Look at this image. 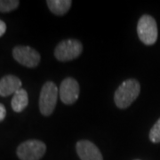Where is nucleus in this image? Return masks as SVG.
I'll use <instances>...</instances> for the list:
<instances>
[{"label":"nucleus","instance_id":"nucleus-12","mask_svg":"<svg viewBox=\"0 0 160 160\" xmlns=\"http://www.w3.org/2000/svg\"><path fill=\"white\" fill-rule=\"evenodd\" d=\"M20 5L18 0H0V12H10Z\"/></svg>","mask_w":160,"mask_h":160},{"label":"nucleus","instance_id":"nucleus-13","mask_svg":"<svg viewBox=\"0 0 160 160\" xmlns=\"http://www.w3.org/2000/svg\"><path fill=\"white\" fill-rule=\"evenodd\" d=\"M149 137L151 142L160 143V118L150 129Z\"/></svg>","mask_w":160,"mask_h":160},{"label":"nucleus","instance_id":"nucleus-15","mask_svg":"<svg viewBox=\"0 0 160 160\" xmlns=\"http://www.w3.org/2000/svg\"><path fill=\"white\" fill-rule=\"evenodd\" d=\"M6 23L4 22L3 21H1V20H0V38L6 33Z\"/></svg>","mask_w":160,"mask_h":160},{"label":"nucleus","instance_id":"nucleus-9","mask_svg":"<svg viewBox=\"0 0 160 160\" xmlns=\"http://www.w3.org/2000/svg\"><path fill=\"white\" fill-rule=\"evenodd\" d=\"M22 81L14 75H6L0 79V96L6 97L14 94L22 88Z\"/></svg>","mask_w":160,"mask_h":160},{"label":"nucleus","instance_id":"nucleus-6","mask_svg":"<svg viewBox=\"0 0 160 160\" xmlns=\"http://www.w3.org/2000/svg\"><path fill=\"white\" fill-rule=\"evenodd\" d=\"M12 57L14 60L27 68H36L40 62L39 52L30 46H18L12 49Z\"/></svg>","mask_w":160,"mask_h":160},{"label":"nucleus","instance_id":"nucleus-14","mask_svg":"<svg viewBox=\"0 0 160 160\" xmlns=\"http://www.w3.org/2000/svg\"><path fill=\"white\" fill-rule=\"evenodd\" d=\"M6 116V107H5L2 103H0V122L5 119Z\"/></svg>","mask_w":160,"mask_h":160},{"label":"nucleus","instance_id":"nucleus-8","mask_svg":"<svg viewBox=\"0 0 160 160\" xmlns=\"http://www.w3.org/2000/svg\"><path fill=\"white\" fill-rule=\"evenodd\" d=\"M76 149L81 160H103L100 149L90 141H78L76 144Z\"/></svg>","mask_w":160,"mask_h":160},{"label":"nucleus","instance_id":"nucleus-4","mask_svg":"<svg viewBox=\"0 0 160 160\" xmlns=\"http://www.w3.org/2000/svg\"><path fill=\"white\" fill-rule=\"evenodd\" d=\"M46 145L39 140H29L18 146L16 154L20 160H40L46 154Z\"/></svg>","mask_w":160,"mask_h":160},{"label":"nucleus","instance_id":"nucleus-7","mask_svg":"<svg viewBox=\"0 0 160 160\" xmlns=\"http://www.w3.org/2000/svg\"><path fill=\"white\" fill-rule=\"evenodd\" d=\"M79 85L75 78H67L62 80L59 89V94L61 101L64 104L71 105L76 102L79 97Z\"/></svg>","mask_w":160,"mask_h":160},{"label":"nucleus","instance_id":"nucleus-10","mask_svg":"<svg viewBox=\"0 0 160 160\" xmlns=\"http://www.w3.org/2000/svg\"><path fill=\"white\" fill-rule=\"evenodd\" d=\"M29 104V95L25 89L21 88L18 90L12 96V109L15 112H22V110L26 109V107Z\"/></svg>","mask_w":160,"mask_h":160},{"label":"nucleus","instance_id":"nucleus-11","mask_svg":"<svg viewBox=\"0 0 160 160\" xmlns=\"http://www.w3.org/2000/svg\"><path fill=\"white\" fill-rule=\"evenodd\" d=\"M47 6L49 10L55 15L62 16L66 14L71 7V0H47Z\"/></svg>","mask_w":160,"mask_h":160},{"label":"nucleus","instance_id":"nucleus-2","mask_svg":"<svg viewBox=\"0 0 160 160\" xmlns=\"http://www.w3.org/2000/svg\"><path fill=\"white\" fill-rule=\"evenodd\" d=\"M58 100V87L52 82L47 81L42 86L39 95V110L41 114L48 117L54 111Z\"/></svg>","mask_w":160,"mask_h":160},{"label":"nucleus","instance_id":"nucleus-3","mask_svg":"<svg viewBox=\"0 0 160 160\" xmlns=\"http://www.w3.org/2000/svg\"><path fill=\"white\" fill-rule=\"evenodd\" d=\"M137 34L144 45H154L158 36V25L154 18L148 14H144L140 18L137 24Z\"/></svg>","mask_w":160,"mask_h":160},{"label":"nucleus","instance_id":"nucleus-1","mask_svg":"<svg viewBox=\"0 0 160 160\" xmlns=\"http://www.w3.org/2000/svg\"><path fill=\"white\" fill-rule=\"evenodd\" d=\"M141 92V85L134 78L125 80L122 82L114 93L116 106L121 109H127L131 106L139 96Z\"/></svg>","mask_w":160,"mask_h":160},{"label":"nucleus","instance_id":"nucleus-16","mask_svg":"<svg viewBox=\"0 0 160 160\" xmlns=\"http://www.w3.org/2000/svg\"><path fill=\"white\" fill-rule=\"evenodd\" d=\"M135 160H140V159H135Z\"/></svg>","mask_w":160,"mask_h":160},{"label":"nucleus","instance_id":"nucleus-5","mask_svg":"<svg viewBox=\"0 0 160 160\" xmlns=\"http://www.w3.org/2000/svg\"><path fill=\"white\" fill-rule=\"evenodd\" d=\"M83 45L77 39L62 40L54 49V56L60 62H69L80 56Z\"/></svg>","mask_w":160,"mask_h":160}]
</instances>
